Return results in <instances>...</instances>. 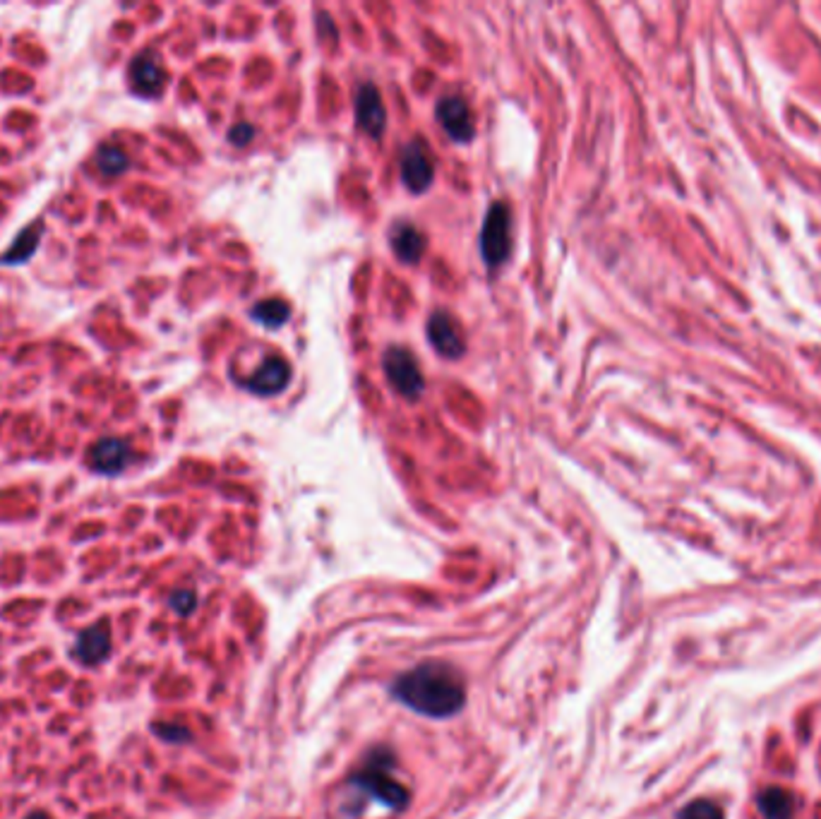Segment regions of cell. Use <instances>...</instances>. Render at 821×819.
<instances>
[{
	"label": "cell",
	"mask_w": 821,
	"mask_h": 819,
	"mask_svg": "<svg viewBox=\"0 0 821 819\" xmlns=\"http://www.w3.org/2000/svg\"><path fill=\"white\" fill-rule=\"evenodd\" d=\"M392 692L401 705L430 719L454 716L466 702L464 678L457 668L442 661H428L406 671L397 678Z\"/></svg>",
	"instance_id": "obj_1"
},
{
	"label": "cell",
	"mask_w": 821,
	"mask_h": 819,
	"mask_svg": "<svg viewBox=\"0 0 821 819\" xmlns=\"http://www.w3.org/2000/svg\"><path fill=\"white\" fill-rule=\"evenodd\" d=\"M351 786L390 810H404L408 803V790L394 776L392 752L384 747L370 752V757L363 762L361 769L351 776Z\"/></svg>",
	"instance_id": "obj_2"
},
{
	"label": "cell",
	"mask_w": 821,
	"mask_h": 819,
	"mask_svg": "<svg viewBox=\"0 0 821 819\" xmlns=\"http://www.w3.org/2000/svg\"><path fill=\"white\" fill-rule=\"evenodd\" d=\"M512 250V212L505 202H495L485 215L481 231V253L488 267H499Z\"/></svg>",
	"instance_id": "obj_3"
},
{
	"label": "cell",
	"mask_w": 821,
	"mask_h": 819,
	"mask_svg": "<svg viewBox=\"0 0 821 819\" xmlns=\"http://www.w3.org/2000/svg\"><path fill=\"white\" fill-rule=\"evenodd\" d=\"M384 366V376L387 380L392 383V387L399 392L401 397L406 399H418L425 390V380H423V373L415 359L406 349H399V346H392L390 351L384 353L382 359Z\"/></svg>",
	"instance_id": "obj_4"
},
{
	"label": "cell",
	"mask_w": 821,
	"mask_h": 819,
	"mask_svg": "<svg viewBox=\"0 0 821 819\" xmlns=\"http://www.w3.org/2000/svg\"><path fill=\"white\" fill-rule=\"evenodd\" d=\"M130 444L121 437H99L87 452L89 469L101 476H118L130 464Z\"/></svg>",
	"instance_id": "obj_5"
},
{
	"label": "cell",
	"mask_w": 821,
	"mask_h": 819,
	"mask_svg": "<svg viewBox=\"0 0 821 819\" xmlns=\"http://www.w3.org/2000/svg\"><path fill=\"white\" fill-rule=\"evenodd\" d=\"M438 122L442 125V131L449 135V139L466 145L473 139L476 132V122H473V114L464 99L459 97H447L438 104Z\"/></svg>",
	"instance_id": "obj_6"
},
{
	"label": "cell",
	"mask_w": 821,
	"mask_h": 819,
	"mask_svg": "<svg viewBox=\"0 0 821 819\" xmlns=\"http://www.w3.org/2000/svg\"><path fill=\"white\" fill-rule=\"evenodd\" d=\"M428 339L435 351L445 359H461L466 351V342L452 315L432 313L428 320Z\"/></svg>",
	"instance_id": "obj_7"
},
{
	"label": "cell",
	"mask_w": 821,
	"mask_h": 819,
	"mask_svg": "<svg viewBox=\"0 0 821 819\" xmlns=\"http://www.w3.org/2000/svg\"><path fill=\"white\" fill-rule=\"evenodd\" d=\"M432 178H435V169H432L428 152L421 145L406 147L404 156H401V181H404V185L415 195H421L432 185Z\"/></svg>",
	"instance_id": "obj_8"
},
{
	"label": "cell",
	"mask_w": 821,
	"mask_h": 819,
	"mask_svg": "<svg viewBox=\"0 0 821 819\" xmlns=\"http://www.w3.org/2000/svg\"><path fill=\"white\" fill-rule=\"evenodd\" d=\"M356 118L363 131L380 138L387 125V111H384L382 97L377 92L375 85H363L356 94Z\"/></svg>",
	"instance_id": "obj_9"
},
{
	"label": "cell",
	"mask_w": 821,
	"mask_h": 819,
	"mask_svg": "<svg viewBox=\"0 0 821 819\" xmlns=\"http://www.w3.org/2000/svg\"><path fill=\"white\" fill-rule=\"evenodd\" d=\"M111 654V632H108L106 622L94 625V628L80 632L72 646V656H75L82 666H96Z\"/></svg>",
	"instance_id": "obj_10"
},
{
	"label": "cell",
	"mask_w": 821,
	"mask_h": 819,
	"mask_svg": "<svg viewBox=\"0 0 821 819\" xmlns=\"http://www.w3.org/2000/svg\"><path fill=\"white\" fill-rule=\"evenodd\" d=\"M291 380V367L286 363L284 359H279V356H272L257 367V373H255L250 380H247V390L255 392V394H262V397H272V394H279V392L286 390V384Z\"/></svg>",
	"instance_id": "obj_11"
},
{
	"label": "cell",
	"mask_w": 821,
	"mask_h": 819,
	"mask_svg": "<svg viewBox=\"0 0 821 819\" xmlns=\"http://www.w3.org/2000/svg\"><path fill=\"white\" fill-rule=\"evenodd\" d=\"M130 85L142 97H156L166 85V72L154 55L142 54L130 65Z\"/></svg>",
	"instance_id": "obj_12"
},
{
	"label": "cell",
	"mask_w": 821,
	"mask_h": 819,
	"mask_svg": "<svg viewBox=\"0 0 821 819\" xmlns=\"http://www.w3.org/2000/svg\"><path fill=\"white\" fill-rule=\"evenodd\" d=\"M757 807L764 819H792L798 810V800L791 790L781 786H768L757 793Z\"/></svg>",
	"instance_id": "obj_13"
},
{
	"label": "cell",
	"mask_w": 821,
	"mask_h": 819,
	"mask_svg": "<svg viewBox=\"0 0 821 819\" xmlns=\"http://www.w3.org/2000/svg\"><path fill=\"white\" fill-rule=\"evenodd\" d=\"M392 248L394 255L401 262L415 265L423 258V253H425V238H423V233L415 226L401 224V226L392 231Z\"/></svg>",
	"instance_id": "obj_14"
},
{
	"label": "cell",
	"mask_w": 821,
	"mask_h": 819,
	"mask_svg": "<svg viewBox=\"0 0 821 819\" xmlns=\"http://www.w3.org/2000/svg\"><path fill=\"white\" fill-rule=\"evenodd\" d=\"M38 241H41V229L38 226H29V229H24L17 241L8 248V253L0 258L3 265H20V262H27L31 255L37 253Z\"/></svg>",
	"instance_id": "obj_15"
},
{
	"label": "cell",
	"mask_w": 821,
	"mask_h": 819,
	"mask_svg": "<svg viewBox=\"0 0 821 819\" xmlns=\"http://www.w3.org/2000/svg\"><path fill=\"white\" fill-rule=\"evenodd\" d=\"M253 317L257 322H262L264 327H269V330H274V327H281V325L291 317V308L281 299L260 300V303L253 308Z\"/></svg>",
	"instance_id": "obj_16"
},
{
	"label": "cell",
	"mask_w": 821,
	"mask_h": 819,
	"mask_svg": "<svg viewBox=\"0 0 821 819\" xmlns=\"http://www.w3.org/2000/svg\"><path fill=\"white\" fill-rule=\"evenodd\" d=\"M96 166L104 176H121L130 166V159L121 147L101 145L99 152H96Z\"/></svg>",
	"instance_id": "obj_17"
},
{
	"label": "cell",
	"mask_w": 821,
	"mask_h": 819,
	"mask_svg": "<svg viewBox=\"0 0 821 819\" xmlns=\"http://www.w3.org/2000/svg\"><path fill=\"white\" fill-rule=\"evenodd\" d=\"M677 819H725L721 805L708 800V798H699L694 803L684 805Z\"/></svg>",
	"instance_id": "obj_18"
},
{
	"label": "cell",
	"mask_w": 821,
	"mask_h": 819,
	"mask_svg": "<svg viewBox=\"0 0 821 819\" xmlns=\"http://www.w3.org/2000/svg\"><path fill=\"white\" fill-rule=\"evenodd\" d=\"M171 608L180 615H190L192 608H195V594L192 591H176L171 596Z\"/></svg>",
	"instance_id": "obj_19"
},
{
	"label": "cell",
	"mask_w": 821,
	"mask_h": 819,
	"mask_svg": "<svg viewBox=\"0 0 821 819\" xmlns=\"http://www.w3.org/2000/svg\"><path fill=\"white\" fill-rule=\"evenodd\" d=\"M154 733H159L163 740H169V743H185L190 733L185 730V728L178 726H154Z\"/></svg>",
	"instance_id": "obj_20"
},
{
	"label": "cell",
	"mask_w": 821,
	"mask_h": 819,
	"mask_svg": "<svg viewBox=\"0 0 821 819\" xmlns=\"http://www.w3.org/2000/svg\"><path fill=\"white\" fill-rule=\"evenodd\" d=\"M253 138H255L253 125H247V122H239V125H236V128H230V132H229L230 142L239 147L247 145V142H250Z\"/></svg>",
	"instance_id": "obj_21"
},
{
	"label": "cell",
	"mask_w": 821,
	"mask_h": 819,
	"mask_svg": "<svg viewBox=\"0 0 821 819\" xmlns=\"http://www.w3.org/2000/svg\"><path fill=\"white\" fill-rule=\"evenodd\" d=\"M27 819H51V817H48V815H44V812H34V815H29Z\"/></svg>",
	"instance_id": "obj_22"
}]
</instances>
